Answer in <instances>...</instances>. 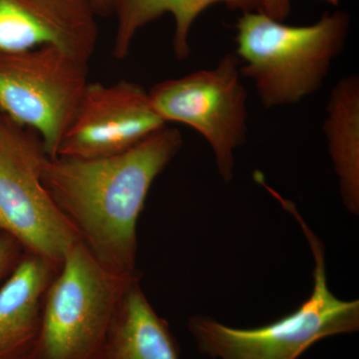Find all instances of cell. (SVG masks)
Instances as JSON below:
<instances>
[{"instance_id":"1","label":"cell","mask_w":359,"mask_h":359,"mask_svg":"<svg viewBox=\"0 0 359 359\" xmlns=\"http://www.w3.org/2000/svg\"><path fill=\"white\" fill-rule=\"evenodd\" d=\"M182 145L179 130L165 126L121 154L45 163L44 188L80 242L113 273L139 276L137 223L151 186Z\"/></svg>"},{"instance_id":"2","label":"cell","mask_w":359,"mask_h":359,"mask_svg":"<svg viewBox=\"0 0 359 359\" xmlns=\"http://www.w3.org/2000/svg\"><path fill=\"white\" fill-rule=\"evenodd\" d=\"M349 28L346 11L325 13L308 26L287 25L262 11L244 13L237 25L241 75L254 81L266 109L301 102L323 86Z\"/></svg>"},{"instance_id":"3","label":"cell","mask_w":359,"mask_h":359,"mask_svg":"<svg viewBox=\"0 0 359 359\" xmlns=\"http://www.w3.org/2000/svg\"><path fill=\"white\" fill-rule=\"evenodd\" d=\"M283 209L297 219L314 261L313 292L294 311L252 328L231 327L210 316L190 318L188 330L198 351L212 359H299L313 344L359 330V301H342L328 287L325 250L297 207L278 196Z\"/></svg>"},{"instance_id":"4","label":"cell","mask_w":359,"mask_h":359,"mask_svg":"<svg viewBox=\"0 0 359 359\" xmlns=\"http://www.w3.org/2000/svg\"><path fill=\"white\" fill-rule=\"evenodd\" d=\"M138 276L113 273L77 242L45 294L27 359H101L118 302Z\"/></svg>"},{"instance_id":"5","label":"cell","mask_w":359,"mask_h":359,"mask_svg":"<svg viewBox=\"0 0 359 359\" xmlns=\"http://www.w3.org/2000/svg\"><path fill=\"white\" fill-rule=\"evenodd\" d=\"M48 158L39 135L0 115V231L62 264L80 238L42 184Z\"/></svg>"},{"instance_id":"6","label":"cell","mask_w":359,"mask_h":359,"mask_svg":"<svg viewBox=\"0 0 359 359\" xmlns=\"http://www.w3.org/2000/svg\"><path fill=\"white\" fill-rule=\"evenodd\" d=\"M88 63L55 48L0 53V115L35 132L55 158L88 85Z\"/></svg>"},{"instance_id":"7","label":"cell","mask_w":359,"mask_h":359,"mask_svg":"<svg viewBox=\"0 0 359 359\" xmlns=\"http://www.w3.org/2000/svg\"><path fill=\"white\" fill-rule=\"evenodd\" d=\"M237 54H226L212 69L165 80L149 92L158 114L188 125L211 146L219 176L233 178V152L245 143L248 94L241 81Z\"/></svg>"},{"instance_id":"8","label":"cell","mask_w":359,"mask_h":359,"mask_svg":"<svg viewBox=\"0 0 359 359\" xmlns=\"http://www.w3.org/2000/svg\"><path fill=\"white\" fill-rule=\"evenodd\" d=\"M165 126L167 122L140 85L126 80L110 85L89 82L56 157L98 159L121 154Z\"/></svg>"},{"instance_id":"9","label":"cell","mask_w":359,"mask_h":359,"mask_svg":"<svg viewBox=\"0 0 359 359\" xmlns=\"http://www.w3.org/2000/svg\"><path fill=\"white\" fill-rule=\"evenodd\" d=\"M97 16L91 0H0V53L50 46L89 63Z\"/></svg>"},{"instance_id":"10","label":"cell","mask_w":359,"mask_h":359,"mask_svg":"<svg viewBox=\"0 0 359 359\" xmlns=\"http://www.w3.org/2000/svg\"><path fill=\"white\" fill-rule=\"evenodd\" d=\"M61 264L25 252L0 289V359H27L39 334L42 306Z\"/></svg>"},{"instance_id":"11","label":"cell","mask_w":359,"mask_h":359,"mask_svg":"<svg viewBox=\"0 0 359 359\" xmlns=\"http://www.w3.org/2000/svg\"><path fill=\"white\" fill-rule=\"evenodd\" d=\"M101 359H180L178 341L151 306L139 276L118 302Z\"/></svg>"},{"instance_id":"12","label":"cell","mask_w":359,"mask_h":359,"mask_svg":"<svg viewBox=\"0 0 359 359\" xmlns=\"http://www.w3.org/2000/svg\"><path fill=\"white\" fill-rule=\"evenodd\" d=\"M219 2L243 13L262 11V0H117L114 11L117 30L113 56L120 60L126 58L136 33L165 13H170L176 23L175 55L179 60L188 58L191 54L189 34L194 21L208 7Z\"/></svg>"},{"instance_id":"13","label":"cell","mask_w":359,"mask_h":359,"mask_svg":"<svg viewBox=\"0 0 359 359\" xmlns=\"http://www.w3.org/2000/svg\"><path fill=\"white\" fill-rule=\"evenodd\" d=\"M323 130L328 152L339 181L342 202L359 212V78L340 79L330 93Z\"/></svg>"},{"instance_id":"14","label":"cell","mask_w":359,"mask_h":359,"mask_svg":"<svg viewBox=\"0 0 359 359\" xmlns=\"http://www.w3.org/2000/svg\"><path fill=\"white\" fill-rule=\"evenodd\" d=\"M23 254L25 250L15 238L0 231V280L11 276Z\"/></svg>"},{"instance_id":"15","label":"cell","mask_w":359,"mask_h":359,"mask_svg":"<svg viewBox=\"0 0 359 359\" xmlns=\"http://www.w3.org/2000/svg\"><path fill=\"white\" fill-rule=\"evenodd\" d=\"M290 0H262V13L273 20L283 21L290 13Z\"/></svg>"},{"instance_id":"16","label":"cell","mask_w":359,"mask_h":359,"mask_svg":"<svg viewBox=\"0 0 359 359\" xmlns=\"http://www.w3.org/2000/svg\"><path fill=\"white\" fill-rule=\"evenodd\" d=\"M91 1L95 7L98 16H107L114 13L117 0H91Z\"/></svg>"},{"instance_id":"17","label":"cell","mask_w":359,"mask_h":359,"mask_svg":"<svg viewBox=\"0 0 359 359\" xmlns=\"http://www.w3.org/2000/svg\"><path fill=\"white\" fill-rule=\"evenodd\" d=\"M325 1H327L330 4H334V6H337V4H339V0H325Z\"/></svg>"}]
</instances>
